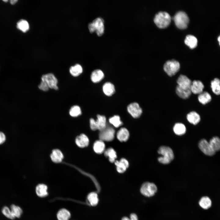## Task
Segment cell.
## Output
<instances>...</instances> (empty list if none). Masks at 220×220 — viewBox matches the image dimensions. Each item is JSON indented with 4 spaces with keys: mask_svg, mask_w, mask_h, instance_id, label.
<instances>
[{
    "mask_svg": "<svg viewBox=\"0 0 220 220\" xmlns=\"http://www.w3.org/2000/svg\"><path fill=\"white\" fill-rule=\"evenodd\" d=\"M39 89L44 91H46L49 89V87L47 84L44 81H42L38 86Z\"/></svg>",
    "mask_w": 220,
    "mask_h": 220,
    "instance_id": "obj_39",
    "label": "cell"
},
{
    "mask_svg": "<svg viewBox=\"0 0 220 220\" xmlns=\"http://www.w3.org/2000/svg\"><path fill=\"white\" fill-rule=\"evenodd\" d=\"M81 110L80 107L78 105H74L71 107L69 111L70 115L73 117H76L81 115Z\"/></svg>",
    "mask_w": 220,
    "mask_h": 220,
    "instance_id": "obj_37",
    "label": "cell"
},
{
    "mask_svg": "<svg viewBox=\"0 0 220 220\" xmlns=\"http://www.w3.org/2000/svg\"><path fill=\"white\" fill-rule=\"evenodd\" d=\"M87 199L90 204L92 206H96L98 203V196L95 192L90 193L87 196Z\"/></svg>",
    "mask_w": 220,
    "mask_h": 220,
    "instance_id": "obj_35",
    "label": "cell"
},
{
    "mask_svg": "<svg viewBox=\"0 0 220 220\" xmlns=\"http://www.w3.org/2000/svg\"><path fill=\"white\" fill-rule=\"evenodd\" d=\"M88 27L90 33L96 32L98 36H101L104 32V20L101 17H97L88 24Z\"/></svg>",
    "mask_w": 220,
    "mask_h": 220,
    "instance_id": "obj_3",
    "label": "cell"
},
{
    "mask_svg": "<svg viewBox=\"0 0 220 220\" xmlns=\"http://www.w3.org/2000/svg\"><path fill=\"white\" fill-rule=\"evenodd\" d=\"M6 140V136L4 133L0 131V145L4 143Z\"/></svg>",
    "mask_w": 220,
    "mask_h": 220,
    "instance_id": "obj_40",
    "label": "cell"
},
{
    "mask_svg": "<svg viewBox=\"0 0 220 220\" xmlns=\"http://www.w3.org/2000/svg\"><path fill=\"white\" fill-rule=\"evenodd\" d=\"M115 131L113 128L110 127H106L103 130L100 131L99 137L102 141H111L114 138Z\"/></svg>",
    "mask_w": 220,
    "mask_h": 220,
    "instance_id": "obj_9",
    "label": "cell"
},
{
    "mask_svg": "<svg viewBox=\"0 0 220 220\" xmlns=\"http://www.w3.org/2000/svg\"><path fill=\"white\" fill-rule=\"evenodd\" d=\"M198 145L200 149L207 155L211 156L215 154V152L211 148L209 142L205 139L200 140Z\"/></svg>",
    "mask_w": 220,
    "mask_h": 220,
    "instance_id": "obj_11",
    "label": "cell"
},
{
    "mask_svg": "<svg viewBox=\"0 0 220 220\" xmlns=\"http://www.w3.org/2000/svg\"><path fill=\"white\" fill-rule=\"evenodd\" d=\"M17 0H11L10 1V3L12 5H13L15 4L17 2Z\"/></svg>",
    "mask_w": 220,
    "mask_h": 220,
    "instance_id": "obj_42",
    "label": "cell"
},
{
    "mask_svg": "<svg viewBox=\"0 0 220 220\" xmlns=\"http://www.w3.org/2000/svg\"><path fill=\"white\" fill-rule=\"evenodd\" d=\"M185 43L190 48L196 47L197 44V39L194 36L189 35H187L185 39Z\"/></svg>",
    "mask_w": 220,
    "mask_h": 220,
    "instance_id": "obj_22",
    "label": "cell"
},
{
    "mask_svg": "<svg viewBox=\"0 0 220 220\" xmlns=\"http://www.w3.org/2000/svg\"><path fill=\"white\" fill-rule=\"evenodd\" d=\"M75 142L78 147L80 148H84L88 145L89 140L86 135L82 134L77 137L75 139Z\"/></svg>",
    "mask_w": 220,
    "mask_h": 220,
    "instance_id": "obj_15",
    "label": "cell"
},
{
    "mask_svg": "<svg viewBox=\"0 0 220 220\" xmlns=\"http://www.w3.org/2000/svg\"><path fill=\"white\" fill-rule=\"evenodd\" d=\"M177 86L182 88L191 89L192 82L186 75H180L177 80Z\"/></svg>",
    "mask_w": 220,
    "mask_h": 220,
    "instance_id": "obj_12",
    "label": "cell"
},
{
    "mask_svg": "<svg viewBox=\"0 0 220 220\" xmlns=\"http://www.w3.org/2000/svg\"><path fill=\"white\" fill-rule=\"evenodd\" d=\"M176 26L179 28H186L189 22V18L187 14L183 11L177 12L173 17Z\"/></svg>",
    "mask_w": 220,
    "mask_h": 220,
    "instance_id": "obj_4",
    "label": "cell"
},
{
    "mask_svg": "<svg viewBox=\"0 0 220 220\" xmlns=\"http://www.w3.org/2000/svg\"><path fill=\"white\" fill-rule=\"evenodd\" d=\"M10 208L15 218H19L21 217L23 213V211L20 207L14 204H12L10 206Z\"/></svg>",
    "mask_w": 220,
    "mask_h": 220,
    "instance_id": "obj_32",
    "label": "cell"
},
{
    "mask_svg": "<svg viewBox=\"0 0 220 220\" xmlns=\"http://www.w3.org/2000/svg\"><path fill=\"white\" fill-rule=\"evenodd\" d=\"M218 42L220 41V35L218 37Z\"/></svg>",
    "mask_w": 220,
    "mask_h": 220,
    "instance_id": "obj_43",
    "label": "cell"
},
{
    "mask_svg": "<svg viewBox=\"0 0 220 220\" xmlns=\"http://www.w3.org/2000/svg\"><path fill=\"white\" fill-rule=\"evenodd\" d=\"M211 97L210 94L206 92H202L199 94L198 100L200 103L203 105H205L211 100Z\"/></svg>",
    "mask_w": 220,
    "mask_h": 220,
    "instance_id": "obj_25",
    "label": "cell"
},
{
    "mask_svg": "<svg viewBox=\"0 0 220 220\" xmlns=\"http://www.w3.org/2000/svg\"><path fill=\"white\" fill-rule=\"evenodd\" d=\"M209 142L215 152L220 150V139L218 137H213L210 140Z\"/></svg>",
    "mask_w": 220,
    "mask_h": 220,
    "instance_id": "obj_30",
    "label": "cell"
},
{
    "mask_svg": "<svg viewBox=\"0 0 220 220\" xmlns=\"http://www.w3.org/2000/svg\"><path fill=\"white\" fill-rule=\"evenodd\" d=\"M104 76L103 72L101 70L97 69L92 72L91 75V79L93 82L97 83L101 81Z\"/></svg>",
    "mask_w": 220,
    "mask_h": 220,
    "instance_id": "obj_19",
    "label": "cell"
},
{
    "mask_svg": "<svg viewBox=\"0 0 220 220\" xmlns=\"http://www.w3.org/2000/svg\"><path fill=\"white\" fill-rule=\"evenodd\" d=\"M82 68L81 66L77 64L70 67L69 72L74 77L78 76L81 74L82 72Z\"/></svg>",
    "mask_w": 220,
    "mask_h": 220,
    "instance_id": "obj_31",
    "label": "cell"
},
{
    "mask_svg": "<svg viewBox=\"0 0 220 220\" xmlns=\"http://www.w3.org/2000/svg\"><path fill=\"white\" fill-rule=\"evenodd\" d=\"M106 118L105 116L98 115L96 120L93 118L90 119V127L93 130H98L101 131L106 127Z\"/></svg>",
    "mask_w": 220,
    "mask_h": 220,
    "instance_id": "obj_6",
    "label": "cell"
},
{
    "mask_svg": "<svg viewBox=\"0 0 220 220\" xmlns=\"http://www.w3.org/2000/svg\"><path fill=\"white\" fill-rule=\"evenodd\" d=\"M115 163L116 166L117 171L119 173L125 172L129 166L128 161L124 158L121 159L119 161H115Z\"/></svg>",
    "mask_w": 220,
    "mask_h": 220,
    "instance_id": "obj_17",
    "label": "cell"
},
{
    "mask_svg": "<svg viewBox=\"0 0 220 220\" xmlns=\"http://www.w3.org/2000/svg\"><path fill=\"white\" fill-rule=\"evenodd\" d=\"M211 87L213 92L216 95L220 94V80L215 78L211 82Z\"/></svg>",
    "mask_w": 220,
    "mask_h": 220,
    "instance_id": "obj_29",
    "label": "cell"
},
{
    "mask_svg": "<svg viewBox=\"0 0 220 220\" xmlns=\"http://www.w3.org/2000/svg\"><path fill=\"white\" fill-rule=\"evenodd\" d=\"M2 214L7 218L11 220L15 218L13 215L10 208L7 206L3 207L2 209Z\"/></svg>",
    "mask_w": 220,
    "mask_h": 220,
    "instance_id": "obj_38",
    "label": "cell"
},
{
    "mask_svg": "<svg viewBox=\"0 0 220 220\" xmlns=\"http://www.w3.org/2000/svg\"><path fill=\"white\" fill-rule=\"evenodd\" d=\"M200 207L204 210L209 209L212 206V201L207 196H204L201 198L199 202Z\"/></svg>",
    "mask_w": 220,
    "mask_h": 220,
    "instance_id": "obj_14",
    "label": "cell"
},
{
    "mask_svg": "<svg viewBox=\"0 0 220 220\" xmlns=\"http://www.w3.org/2000/svg\"><path fill=\"white\" fill-rule=\"evenodd\" d=\"M218 42H219V45L220 46V41H219Z\"/></svg>",
    "mask_w": 220,
    "mask_h": 220,
    "instance_id": "obj_45",
    "label": "cell"
},
{
    "mask_svg": "<svg viewBox=\"0 0 220 220\" xmlns=\"http://www.w3.org/2000/svg\"><path fill=\"white\" fill-rule=\"evenodd\" d=\"M176 91L177 95L183 99L188 98L192 93L191 89H183L177 86L176 87Z\"/></svg>",
    "mask_w": 220,
    "mask_h": 220,
    "instance_id": "obj_18",
    "label": "cell"
},
{
    "mask_svg": "<svg viewBox=\"0 0 220 220\" xmlns=\"http://www.w3.org/2000/svg\"><path fill=\"white\" fill-rule=\"evenodd\" d=\"M109 123L116 127H118L122 124L120 117L115 115L110 118L109 119Z\"/></svg>",
    "mask_w": 220,
    "mask_h": 220,
    "instance_id": "obj_36",
    "label": "cell"
},
{
    "mask_svg": "<svg viewBox=\"0 0 220 220\" xmlns=\"http://www.w3.org/2000/svg\"><path fill=\"white\" fill-rule=\"evenodd\" d=\"M130 218L127 217H124L122 220H138V217L136 214L134 213H132L130 216Z\"/></svg>",
    "mask_w": 220,
    "mask_h": 220,
    "instance_id": "obj_41",
    "label": "cell"
},
{
    "mask_svg": "<svg viewBox=\"0 0 220 220\" xmlns=\"http://www.w3.org/2000/svg\"><path fill=\"white\" fill-rule=\"evenodd\" d=\"M47 187L46 185L40 184L38 185L36 188V193L38 196L41 197H45L48 194L47 191Z\"/></svg>",
    "mask_w": 220,
    "mask_h": 220,
    "instance_id": "obj_21",
    "label": "cell"
},
{
    "mask_svg": "<svg viewBox=\"0 0 220 220\" xmlns=\"http://www.w3.org/2000/svg\"><path fill=\"white\" fill-rule=\"evenodd\" d=\"M180 68L179 62L174 59L167 61L163 66L164 71L170 76L174 75L178 71Z\"/></svg>",
    "mask_w": 220,
    "mask_h": 220,
    "instance_id": "obj_5",
    "label": "cell"
},
{
    "mask_svg": "<svg viewBox=\"0 0 220 220\" xmlns=\"http://www.w3.org/2000/svg\"><path fill=\"white\" fill-rule=\"evenodd\" d=\"M157 191V187L153 183L146 182L144 183L140 189L141 193L144 196L151 197L153 196Z\"/></svg>",
    "mask_w": 220,
    "mask_h": 220,
    "instance_id": "obj_7",
    "label": "cell"
},
{
    "mask_svg": "<svg viewBox=\"0 0 220 220\" xmlns=\"http://www.w3.org/2000/svg\"><path fill=\"white\" fill-rule=\"evenodd\" d=\"M186 117L188 121L190 123L194 125L198 124L200 120L199 114L194 111L191 112L189 113L187 115Z\"/></svg>",
    "mask_w": 220,
    "mask_h": 220,
    "instance_id": "obj_20",
    "label": "cell"
},
{
    "mask_svg": "<svg viewBox=\"0 0 220 220\" xmlns=\"http://www.w3.org/2000/svg\"><path fill=\"white\" fill-rule=\"evenodd\" d=\"M129 136V134L128 130L125 128H121L118 132L117 137L118 139L121 141H127Z\"/></svg>",
    "mask_w": 220,
    "mask_h": 220,
    "instance_id": "obj_23",
    "label": "cell"
},
{
    "mask_svg": "<svg viewBox=\"0 0 220 220\" xmlns=\"http://www.w3.org/2000/svg\"><path fill=\"white\" fill-rule=\"evenodd\" d=\"M104 154L106 156L108 157L109 161L113 163L117 158L116 153L115 150L112 148L107 149L104 152Z\"/></svg>",
    "mask_w": 220,
    "mask_h": 220,
    "instance_id": "obj_33",
    "label": "cell"
},
{
    "mask_svg": "<svg viewBox=\"0 0 220 220\" xmlns=\"http://www.w3.org/2000/svg\"><path fill=\"white\" fill-rule=\"evenodd\" d=\"M41 79L47 84L49 88L55 90L58 89V80L53 74L50 73L44 75H42Z\"/></svg>",
    "mask_w": 220,
    "mask_h": 220,
    "instance_id": "obj_8",
    "label": "cell"
},
{
    "mask_svg": "<svg viewBox=\"0 0 220 220\" xmlns=\"http://www.w3.org/2000/svg\"><path fill=\"white\" fill-rule=\"evenodd\" d=\"M105 147V144L103 141L100 140L95 142L93 148L95 152L98 154H101L104 151Z\"/></svg>",
    "mask_w": 220,
    "mask_h": 220,
    "instance_id": "obj_28",
    "label": "cell"
},
{
    "mask_svg": "<svg viewBox=\"0 0 220 220\" xmlns=\"http://www.w3.org/2000/svg\"><path fill=\"white\" fill-rule=\"evenodd\" d=\"M173 130L175 134L178 135H182L185 133L186 128L183 124L177 123L174 126Z\"/></svg>",
    "mask_w": 220,
    "mask_h": 220,
    "instance_id": "obj_26",
    "label": "cell"
},
{
    "mask_svg": "<svg viewBox=\"0 0 220 220\" xmlns=\"http://www.w3.org/2000/svg\"><path fill=\"white\" fill-rule=\"evenodd\" d=\"M3 1L4 2H7L8 1V0H3Z\"/></svg>",
    "mask_w": 220,
    "mask_h": 220,
    "instance_id": "obj_44",
    "label": "cell"
},
{
    "mask_svg": "<svg viewBox=\"0 0 220 220\" xmlns=\"http://www.w3.org/2000/svg\"><path fill=\"white\" fill-rule=\"evenodd\" d=\"M127 111L134 118L139 117L142 113V110L139 105L136 102H134L129 105L127 108Z\"/></svg>",
    "mask_w": 220,
    "mask_h": 220,
    "instance_id": "obj_10",
    "label": "cell"
},
{
    "mask_svg": "<svg viewBox=\"0 0 220 220\" xmlns=\"http://www.w3.org/2000/svg\"><path fill=\"white\" fill-rule=\"evenodd\" d=\"M158 152L159 154L162 155L158 158V160L159 162L162 164H168L174 158L173 151L172 149L169 147L161 146L159 148Z\"/></svg>",
    "mask_w": 220,
    "mask_h": 220,
    "instance_id": "obj_1",
    "label": "cell"
},
{
    "mask_svg": "<svg viewBox=\"0 0 220 220\" xmlns=\"http://www.w3.org/2000/svg\"><path fill=\"white\" fill-rule=\"evenodd\" d=\"M171 19V17L168 13L164 11H160L155 15L154 21L159 28H164L167 27L169 24Z\"/></svg>",
    "mask_w": 220,
    "mask_h": 220,
    "instance_id": "obj_2",
    "label": "cell"
},
{
    "mask_svg": "<svg viewBox=\"0 0 220 220\" xmlns=\"http://www.w3.org/2000/svg\"><path fill=\"white\" fill-rule=\"evenodd\" d=\"M50 157L53 162L56 163H58L62 161L64 156L61 150L56 149L52 151Z\"/></svg>",
    "mask_w": 220,
    "mask_h": 220,
    "instance_id": "obj_16",
    "label": "cell"
},
{
    "mask_svg": "<svg viewBox=\"0 0 220 220\" xmlns=\"http://www.w3.org/2000/svg\"><path fill=\"white\" fill-rule=\"evenodd\" d=\"M103 90L104 93L107 96H111L115 92L114 85L110 82L105 83L103 86Z\"/></svg>",
    "mask_w": 220,
    "mask_h": 220,
    "instance_id": "obj_24",
    "label": "cell"
},
{
    "mask_svg": "<svg viewBox=\"0 0 220 220\" xmlns=\"http://www.w3.org/2000/svg\"><path fill=\"white\" fill-rule=\"evenodd\" d=\"M204 87V85L201 81L194 80L192 82L191 86L192 93L199 94L203 92Z\"/></svg>",
    "mask_w": 220,
    "mask_h": 220,
    "instance_id": "obj_13",
    "label": "cell"
},
{
    "mask_svg": "<svg viewBox=\"0 0 220 220\" xmlns=\"http://www.w3.org/2000/svg\"><path fill=\"white\" fill-rule=\"evenodd\" d=\"M17 28L23 32L27 31L29 29V24L27 21L22 19L18 21L17 23Z\"/></svg>",
    "mask_w": 220,
    "mask_h": 220,
    "instance_id": "obj_34",
    "label": "cell"
},
{
    "mask_svg": "<svg viewBox=\"0 0 220 220\" xmlns=\"http://www.w3.org/2000/svg\"><path fill=\"white\" fill-rule=\"evenodd\" d=\"M71 217L70 212L65 209L60 210L57 214L58 220H68Z\"/></svg>",
    "mask_w": 220,
    "mask_h": 220,
    "instance_id": "obj_27",
    "label": "cell"
}]
</instances>
